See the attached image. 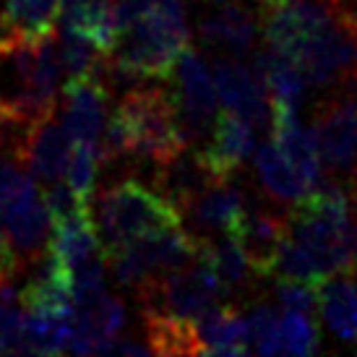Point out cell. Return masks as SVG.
Instances as JSON below:
<instances>
[{
	"mask_svg": "<svg viewBox=\"0 0 357 357\" xmlns=\"http://www.w3.org/2000/svg\"><path fill=\"white\" fill-rule=\"evenodd\" d=\"M190 45L185 8L180 0H157L149 13L120 31L118 47L107 58V84L136 86L144 81H169L180 52Z\"/></svg>",
	"mask_w": 357,
	"mask_h": 357,
	"instance_id": "cell-1",
	"label": "cell"
},
{
	"mask_svg": "<svg viewBox=\"0 0 357 357\" xmlns=\"http://www.w3.org/2000/svg\"><path fill=\"white\" fill-rule=\"evenodd\" d=\"M60 58L52 34L29 40L19 31L0 37V118L29 126L55 112Z\"/></svg>",
	"mask_w": 357,
	"mask_h": 357,
	"instance_id": "cell-2",
	"label": "cell"
},
{
	"mask_svg": "<svg viewBox=\"0 0 357 357\" xmlns=\"http://www.w3.org/2000/svg\"><path fill=\"white\" fill-rule=\"evenodd\" d=\"M91 222L102 253L107 256L130 240L180 227L183 214L162 193L128 178L102 190L97 208L91 211Z\"/></svg>",
	"mask_w": 357,
	"mask_h": 357,
	"instance_id": "cell-3",
	"label": "cell"
},
{
	"mask_svg": "<svg viewBox=\"0 0 357 357\" xmlns=\"http://www.w3.org/2000/svg\"><path fill=\"white\" fill-rule=\"evenodd\" d=\"M120 118L128 128L133 159L151 162L154 167L185 149L167 86H130L118 102Z\"/></svg>",
	"mask_w": 357,
	"mask_h": 357,
	"instance_id": "cell-4",
	"label": "cell"
},
{
	"mask_svg": "<svg viewBox=\"0 0 357 357\" xmlns=\"http://www.w3.org/2000/svg\"><path fill=\"white\" fill-rule=\"evenodd\" d=\"M144 318H169L193 321L204 310L219 305L227 298V289L214 277V271L199 258L185 266L149 277L136 284Z\"/></svg>",
	"mask_w": 357,
	"mask_h": 357,
	"instance_id": "cell-5",
	"label": "cell"
},
{
	"mask_svg": "<svg viewBox=\"0 0 357 357\" xmlns=\"http://www.w3.org/2000/svg\"><path fill=\"white\" fill-rule=\"evenodd\" d=\"M199 238L183 227L162 229L154 235L130 240L105 256V264L123 287H136L139 282L196 261Z\"/></svg>",
	"mask_w": 357,
	"mask_h": 357,
	"instance_id": "cell-6",
	"label": "cell"
},
{
	"mask_svg": "<svg viewBox=\"0 0 357 357\" xmlns=\"http://www.w3.org/2000/svg\"><path fill=\"white\" fill-rule=\"evenodd\" d=\"M310 130L328 178L347 183L357 162V89L328 91L313 109Z\"/></svg>",
	"mask_w": 357,
	"mask_h": 357,
	"instance_id": "cell-7",
	"label": "cell"
},
{
	"mask_svg": "<svg viewBox=\"0 0 357 357\" xmlns=\"http://www.w3.org/2000/svg\"><path fill=\"white\" fill-rule=\"evenodd\" d=\"M169 81V94L178 112L183 139L185 144L201 141L211 130V120L217 115V89L204 58L196 50L185 47L180 52Z\"/></svg>",
	"mask_w": 357,
	"mask_h": 357,
	"instance_id": "cell-8",
	"label": "cell"
},
{
	"mask_svg": "<svg viewBox=\"0 0 357 357\" xmlns=\"http://www.w3.org/2000/svg\"><path fill=\"white\" fill-rule=\"evenodd\" d=\"M339 6L342 0H279L277 6L258 13L264 40L271 50L295 60Z\"/></svg>",
	"mask_w": 357,
	"mask_h": 357,
	"instance_id": "cell-9",
	"label": "cell"
},
{
	"mask_svg": "<svg viewBox=\"0 0 357 357\" xmlns=\"http://www.w3.org/2000/svg\"><path fill=\"white\" fill-rule=\"evenodd\" d=\"M70 141L68 130L63 128L55 112L42 115L24 126L16 144V154L29 169V175L42 185H50L55 180L66 175V165L70 157Z\"/></svg>",
	"mask_w": 357,
	"mask_h": 357,
	"instance_id": "cell-10",
	"label": "cell"
},
{
	"mask_svg": "<svg viewBox=\"0 0 357 357\" xmlns=\"http://www.w3.org/2000/svg\"><path fill=\"white\" fill-rule=\"evenodd\" d=\"M109 84L105 76L70 79L63 86V128L73 144H89L100 149V136L107 120ZM100 154V151H97Z\"/></svg>",
	"mask_w": 357,
	"mask_h": 357,
	"instance_id": "cell-11",
	"label": "cell"
},
{
	"mask_svg": "<svg viewBox=\"0 0 357 357\" xmlns=\"http://www.w3.org/2000/svg\"><path fill=\"white\" fill-rule=\"evenodd\" d=\"M227 235L235 238L256 277H274L279 248H282V240L287 235V217L284 214H277L274 208L266 206L248 208V204H245L240 219Z\"/></svg>",
	"mask_w": 357,
	"mask_h": 357,
	"instance_id": "cell-12",
	"label": "cell"
},
{
	"mask_svg": "<svg viewBox=\"0 0 357 357\" xmlns=\"http://www.w3.org/2000/svg\"><path fill=\"white\" fill-rule=\"evenodd\" d=\"M217 100L227 109L238 112L250 126L268 123V97L258 73L248 66H243L238 58L219 55L211 68Z\"/></svg>",
	"mask_w": 357,
	"mask_h": 357,
	"instance_id": "cell-13",
	"label": "cell"
},
{
	"mask_svg": "<svg viewBox=\"0 0 357 357\" xmlns=\"http://www.w3.org/2000/svg\"><path fill=\"white\" fill-rule=\"evenodd\" d=\"M0 222H3V229L8 235V243L19 264L21 261H37L45 256L52 235V217L42 201L40 188H34L24 199L10 204L8 208H3Z\"/></svg>",
	"mask_w": 357,
	"mask_h": 357,
	"instance_id": "cell-14",
	"label": "cell"
},
{
	"mask_svg": "<svg viewBox=\"0 0 357 357\" xmlns=\"http://www.w3.org/2000/svg\"><path fill=\"white\" fill-rule=\"evenodd\" d=\"M253 126L238 112L225 109L214 115V126L208 130V144L199 146L201 159L214 172L217 180L235 178L243 162L253 154Z\"/></svg>",
	"mask_w": 357,
	"mask_h": 357,
	"instance_id": "cell-15",
	"label": "cell"
},
{
	"mask_svg": "<svg viewBox=\"0 0 357 357\" xmlns=\"http://www.w3.org/2000/svg\"><path fill=\"white\" fill-rule=\"evenodd\" d=\"M199 34L206 47L222 50L227 58H245L256 40L253 10L240 0H219L217 8L199 19Z\"/></svg>",
	"mask_w": 357,
	"mask_h": 357,
	"instance_id": "cell-16",
	"label": "cell"
},
{
	"mask_svg": "<svg viewBox=\"0 0 357 357\" xmlns=\"http://www.w3.org/2000/svg\"><path fill=\"white\" fill-rule=\"evenodd\" d=\"M214 183H219V180L206 167V162L201 159L199 149L178 151L172 159L157 165V172H154L157 190L178 208L180 214Z\"/></svg>",
	"mask_w": 357,
	"mask_h": 357,
	"instance_id": "cell-17",
	"label": "cell"
},
{
	"mask_svg": "<svg viewBox=\"0 0 357 357\" xmlns=\"http://www.w3.org/2000/svg\"><path fill=\"white\" fill-rule=\"evenodd\" d=\"M58 19L63 29L86 37L107 58L118 47L123 26H120L115 0H60Z\"/></svg>",
	"mask_w": 357,
	"mask_h": 357,
	"instance_id": "cell-18",
	"label": "cell"
},
{
	"mask_svg": "<svg viewBox=\"0 0 357 357\" xmlns=\"http://www.w3.org/2000/svg\"><path fill=\"white\" fill-rule=\"evenodd\" d=\"M193 337L199 355H245L250 352L248 326L238 307L214 305L193 318Z\"/></svg>",
	"mask_w": 357,
	"mask_h": 357,
	"instance_id": "cell-19",
	"label": "cell"
},
{
	"mask_svg": "<svg viewBox=\"0 0 357 357\" xmlns=\"http://www.w3.org/2000/svg\"><path fill=\"white\" fill-rule=\"evenodd\" d=\"M243 208H245V193L229 178L219 180L211 188L204 190L183 214L190 217L193 232H199V238H206V235L229 232L243 214Z\"/></svg>",
	"mask_w": 357,
	"mask_h": 357,
	"instance_id": "cell-20",
	"label": "cell"
},
{
	"mask_svg": "<svg viewBox=\"0 0 357 357\" xmlns=\"http://www.w3.org/2000/svg\"><path fill=\"white\" fill-rule=\"evenodd\" d=\"M253 70L258 73V79L264 84L268 97V105H279V107L298 109L303 97H305L307 84L303 79L300 68L282 52L264 47L261 52H256V66Z\"/></svg>",
	"mask_w": 357,
	"mask_h": 357,
	"instance_id": "cell-21",
	"label": "cell"
},
{
	"mask_svg": "<svg viewBox=\"0 0 357 357\" xmlns=\"http://www.w3.org/2000/svg\"><path fill=\"white\" fill-rule=\"evenodd\" d=\"M199 238V235H196ZM196 258L201 264H206L214 277L222 282V287L227 289V295L232 292H243L253 284V271H250L248 261L243 256L240 245L235 243L232 235L222 232L219 238H199V250H196Z\"/></svg>",
	"mask_w": 357,
	"mask_h": 357,
	"instance_id": "cell-22",
	"label": "cell"
},
{
	"mask_svg": "<svg viewBox=\"0 0 357 357\" xmlns=\"http://www.w3.org/2000/svg\"><path fill=\"white\" fill-rule=\"evenodd\" d=\"M318 313L342 342L357 339V279L328 277L318 284Z\"/></svg>",
	"mask_w": 357,
	"mask_h": 357,
	"instance_id": "cell-23",
	"label": "cell"
},
{
	"mask_svg": "<svg viewBox=\"0 0 357 357\" xmlns=\"http://www.w3.org/2000/svg\"><path fill=\"white\" fill-rule=\"evenodd\" d=\"M256 175L261 188L279 204L292 206L307 196L305 180L300 178V172L289 165L274 141L261 144V149L256 151Z\"/></svg>",
	"mask_w": 357,
	"mask_h": 357,
	"instance_id": "cell-24",
	"label": "cell"
},
{
	"mask_svg": "<svg viewBox=\"0 0 357 357\" xmlns=\"http://www.w3.org/2000/svg\"><path fill=\"white\" fill-rule=\"evenodd\" d=\"M73 316L24 310L21 316V355H60L68 349Z\"/></svg>",
	"mask_w": 357,
	"mask_h": 357,
	"instance_id": "cell-25",
	"label": "cell"
},
{
	"mask_svg": "<svg viewBox=\"0 0 357 357\" xmlns=\"http://www.w3.org/2000/svg\"><path fill=\"white\" fill-rule=\"evenodd\" d=\"M60 13V0H8L3 19L10 31H19L29 40L52 34Z\"/></svg>",
	"mask_w": 357,
	"mask_h": 357,
	"instance_id": "cell-26",
	"label": "cell"
},
{
	"mask_svg": "<svg viewBox=\"0 0 357 357\" xmlns=\"http://www.w3.org/2000/svg\"><path fill=\"white\" fill-rule=\"evenodd\" d=\"M58 58L60 68L68 76V81L84 79V76H105V70H107V55H102L86 37H81L70 29H63V34H60Z\"/></svg>",
	"mask_w": 357,
	"mask_h": 357,
	"instance_id": "cell-27",
	"label": "cell"
},
{
	"mask_svg": "<svg viewBox=\"0 0 357 357\" xmlns=\"http://www.w3.org/2000/svg\"><path fill=\"white\" fill-rule=\"evenodd\" d=\"M66 175H68V188L73 196L91 208L94 199V188H97V175H100V154L89 144H73L70 146V157L66 165Z\"/></svg>",
	"mask_w": 357,
	"mask_h": 357,
	"instance_id": "cell-28",
	"label": "cell"
},
{
	"mask_svg": "<svg viewBox=\"0 0 357 357\" xmlns=\"http://www.w3.org/2000/svg\"><path fill=\"white\" fill-rule=\"evenodd\" d=\"M37 188V180L29 175L16 154V144H0V211L24 199Z\"/></svg>",
	"mask_w": 357,
	"mask_h": 357,
	"instance_id": "cell-29",
	"label": "cell"
},
{
	"mask_svg": "<svg viewBox=\"0 0 357 357\" xmlns=\"http://www.w3.org/2000/svg\"><path fill=\"white\" fill-rule=\"evenodd\" d=\"M279 347L289 355H313L318 349L316 318L284 310V316H279Z\"/></svg>",
	"mask_w": 357,
	"mask_h": 357,
	"instance_id": "cell-30",
	"label": "cell"
},
{
	"mask_svg": "<svg viewBox=\"0 0 357 357\" xmlns=\"http://www.w3.org/2000/svg\"><path fill=\"white\" fill-rule=\"evenodd\" d=\"M248 326V342H253V349L261 355H279V313L268 303H258L248 310L245 318Z\"/></svg>",
	"mask_w": 357,
	"mask_h": 357,
	"instance_id": "cell-31",
	"label": "cell"
},
{
	"mask_svg": "<svg viewBox=\"0 0 357 357\" xmlns=\"http://www.w3.org/2000/svg\"><path fill=\"white\" fill-rule=\"evenodd\" d=\"M277 300L282 310L313 316L318 310V287L298 282V279H277Z\"/></svg>",
	"mask_w": 357,
	"mask_h": 357,
	"instance_id": "cell-32",
	"label": "cell"
},
{
	"mask_svg": "<svg viewBox=\"0 0 357 357\" xmlns=\"http://www.w3.org/2000/svg\"><path fill=\"white\" fill-rule=\"evenodd\" d=\"M19 261L13 256V248H10L8 243V235H6V229H3V222H0V282L8 277H16V271H19Z\"/></svg>",
	"mask_w": 357,
	"mask_h": 357,
	"instance_id": "cell-33",
	"label": "cell"
},
{
	"mask_svg": "<svg viewBox=\"0 0 357 357\" xmlns=\"http://www.w3.org/2000/svg\"><path fill=\"white\" fill-rule=\"evenodd\" d=\"M253 3H256L258 13H261V10H266V8H271V6H277L279 0H253Z\"/></svg>",
	"mask_w": 357,
	"mask_h": 357,
	"instance_id": "cell-34",
	"label": "cell"
},
{
	"mask_svg": "<svg viewBox=\"0 0 357 357\" xmlns=\"http://www.w3.org/2000/svg\"><path fill=\"white\" fill-rule=\"evenodd\" d=\"M8 24H6V19H3V13H0V37H3V34H8Z\"/></svg>",
	"mask_w": 357,
	"mask_h": 357,
	"instance_id": "cell-35",
	"label": "cell"
},
{
	"mask_svg": "<svg viewBox=\"0 0 357 357\" xmlns=\"http://www.w3.org/2000/svg\"><path fill=\"white\" fill-rule=\"evenodd\" d=\"M347 3H349V6H352V10H355V13H357V0H347Z\"/></svg>",
	"mask_w": 357,
	"mask_h": 357,
	"instance_id": "cell-36",
	"label": "cell"
},
{
	"mask_svg": "<svg viewBox=\"0 0 357 357\" xmlns=\"http://www.w3.org/2000/svg\"><path fill=\"white\" fill-rule=\"evenodd\" d=\"M206 3H219V0H206Z\"/></svg>",
	"mask_w": 357,
	"mask_h": 357,
	"instance_id": "cell-37",
	"label": "cell"
},
{
	"mask_svg": "<svg viewBox=\"0 0 357 357\" xmlns=\"http://www.w3.org/2000/svg\"><path fill=\"white\" fill-rule=\"evenodd\" d=\"M355 344H357V339H355Z\"/></svg>",
	"mask_w": 357,
	"mask_h": 357,
	"instance_id": "cell-38",
	"label": "cell"
}]
</instances>
